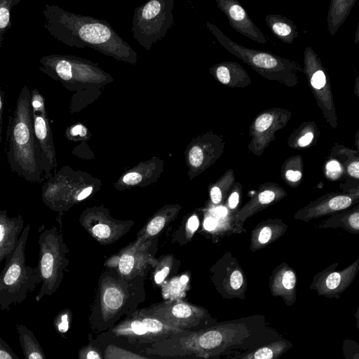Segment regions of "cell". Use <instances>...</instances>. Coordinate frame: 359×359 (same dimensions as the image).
<instances>
[{
  "label": "cell",
  "mask_w": 359,
  "mask_h": 359,
  "mask_svg": "<svg viewBox=\"0 0 359 359\" xmlns=\"http://www.w3.org/2000/svg\"><path fill=\"white\" fill-rule=\"evenodd\" d=\"M281 338L266 325L264 315L215 323L198 330H183L170 337L140 347L147 353L212 359L233 350L245 351Z\"/></svg>",
  "instance_id": "6da1fadb"
},
{
  "label": "cell",
  "mask_w": 359,
  "mask_h": 359,
  "mask_svg": "<svg viewBox=\"0 0 359 359\" xmlns=\"http://www.w3.org/2000/svg\"><path fill=\"white\" fill-rule=\"evenodd\" d=\"M45 28L57 41L71 47L91 48L107 56L135 65L137 53L105 20L44 5Z\"/></svg>",
  "instance_id": "7a4b0ae2"
},
{
  "label": "cell",
  "mask_w": 359,
  "mask_h": 359,
  "mask_svg": "<svg viewBox=\"0 0 359 359\" xmlns=\"http://www.w3.org/2000/svg\"><path fill=\"white\" fill-rule=\"evenodd\" d=\"M5 154L9 168L19 177L32 183L44 182L34 133L31 90L27 85L22 88L8 117Z\"/></svg>",
  "instance_id": "3957f363"
},
{
  "label": "cell",
  "mask_w": 359,
  "mask_h": 359,
  "mask_svg": "<svg viewBox=\"0 0 359 359\" xmlns=\"http://www.w3.org/2000/svg\"><path fill=\"white\" fill-rule=\"evenodd\" d=\"M207 27L220 45L241 60L262 77L293 87L299 83L302 67L296 61L270 52L246 48L225 35L216 25L207 22Z\"/></svg>",
  "instance_id": "277c9868"
},
{
  "label": "cell",
  "mask_w": 359,
  "mask_h": 359,
  "mask_svg": "<svg viewBox=\"0 0 359 359\" xmlns=\"http://www.w3.org/2000/svg\"><path fill=\"white\" fill-rule=\"evenodd\" d=\"M39 62L41 71L69 90H100L114 81L97 63L79 56L53 54L42 57Z\"/></svg>",
  "instance_id": "5b68a950"
},
{
  "label": "cell",
  "mask_w": 359,
  "mask_h": 359,
  "mask_svg": "<svg viewBox=\"0 0 359 359\" xmlns=\"http://www.w3.org/2000/svg\"><path fill=\"white\" fill-rule=\"evenodd\" d=\"M30 224L24 226L13 253L0 272V309L20 304L41 283L38 269L26 264L25 247Z\"/></svg>",
  "instance_id": "8992f818"
},
{
  "label": "cell",
  "mask_w": 359,
  "mask_h": 359,
  "mask_svg": "<svg viewBox=\"0 0 359 359\" xmlns=\"http://www.w3.org/2000/svg\"><path fill=\"white\" fill-rule=\"evenodd\" d=\"M144 299L143 290L137 285L117 281L102 283L89 316L92 330L98 334L107 331L123 316L134 313Z\"/></svg>",
  "instance_id": "52a82bcc"
},
{
  "label": "cell",
  "mask_w": 359,
  "mask_h": 359,
  "mask_svg": "<svg viewBox=\"0 0 359 359\" xmlns=\"http://www.w3.org/2000/svg\"><path fill=\"white\" fill-rule=\"evenodd\" d=\"M39 259L36 268L41 279V287L35 299L52 295L59 287L67 266V252L62 234L56 226L39 229Z\"/></svg>",
  "instance_id": "ba28073f"
},
{
  "label": "cell",
  "mask_w": 359,
  "mask_h": 359,
  "mask_svg": "<svg viewBox=\"0 0 359 359\" xmlns=\"http://www.w3.org/2000/svg\"><path fill=\"white\" fill-rule=\"evenodd\" d=\"M173 8V0H151L135 8L131 32L146 50H149L171 29Z\"/></svg>",
  "instance_id": "9c48e42d"
},
{
  "label": "cell",
  "mask_w": 359,
  "mask_h": 359,
  "mask_svg": "<svg viewBox=\"0 0 359 359\" xmlns=\"http://www.w3.org/2000/svg\"><path fill=\"white\" fill-rule=\"evenodd\" d=\"M105 332L130 344L144 346L165 339L181 330L143 314L137 309Z\"/></svg>",
  "instance_id": "30bf717a"
},
{
  "label": "cell",
  "mask_w": 359,
  "mask_h": 359,
  "mask_svg": "<svg viewBox=\"0 0 359 359\" xmlns=\"http://www.w3.org/2000/svg\"><path fill=\"white\" fill-rule=\"evenodd\" d=\"M138 311L181 331L201 330L217 322L205 308L180 299L153 304Z\"/></svg>",
  "instance_id": "8fae6325"
},
{
  "label": "cell",
  "mask_w": 359,
  "mask_h": 359,
  "mask_svg": "<svg viewBox=\"0 0 359 359\" xmlns=\"http://www.w3.org/2000/svg\"><path fill=\"white\" fill-rule=\"evenodd\" d=\"M303 74L327 123L333 129L338 127L330 78L316 52L307 46L304 52Z\"/></svg>",
  "instance_id": "7c38bea8"
},
{
  "label": "cell",
  "mask_w": 359,
  "mask_h": 359,
  "mask_svg": "<svg viewBox=\"0 0 359 359\" xmlns=\"http://www.w3.org/2000/svg\"><path fill=\"white\" fill-rule=\"evenodd\" d=\"M31 104L34 133L40 154L45 181L53 175L57 165L56 153L45 101L36 88L31 90Z\"/></svg>",
  "instance_id": "4fadbf2b"
},
{
  "label": "cell",
  "mask_w": 359,
  "mask_h": 359,
  "mask_svg": "<svg viewBox=\"0 0 359 359\" xmlns=\"http://www.w3.org/2000/svg\"><path fill=\"white\" fill-rule=\"evenodd\" d=\"M292 118V112L280 107H272L259 113L250 126V147L262 151L276 139V132L283 129Z\"/></svg>",
  "instance_id": "5bb4252c"
},
{
  "label": "cell",
  "mask_w": 359,
  "mask_h": 359,
  "mask_svg": "<svg viewBox=\"0 0 359 359\" xmlns=\"http://www.w3.org/2000/svg\"><path fill=\"white\" fill-rule=\"evenodd\" d=\"M92 338L100 349L103 359H201L189 356H162L147 353L142 351L137 346L113 337L106 332L99 333Z\"/></svg>",
  "instance_id": "9a60e30c"
},
{
  "label": "cell",
  "mask_w": 359,
  "mask_h": 359,
  "mask_svg": "<svg viewBox=\"0 0 359 359\" xmlns=\"http://www.w3.org/2000/svg\"><path fill=\"white\" fill-rule=\"evenodd\" d=\"M217 6L226 16L231 27L239 34L259 43L266 39L249 17L247 11L236 0H216Z\"/></svg>",
  "instance_id": "2e32d148"
},
{
  "label": "cell",
  "mask_w": 359,
  "mask_h": 359,
  "mask_svg": "<svg viewBox=\"0 0 359 359\" xmlns=\"http://www.w3.org/2000/svg\"><path fill=\"white\" fill-rule=\"evenodd\" d=\"M23 229L21 215L11 217L6 210H0V266L13 253Z\"/></svg>",
  "instance_id": "e0dca14e"
},
{
  "label": "cell",
  "mask_w": 359,
  "mask_h": 359,
  "mask_svg": "<svg viewBox=\"0 0 359 359\" xmlns=\"http://www.w3.org/2000/svg\"><path fill=\"white\" fill-rule=\"evenodd\" d=\"M222 136L209 131L193 139L188 148L187 157L190 165L198 168L206 157L212 156L223 147Z\"/></svg>",
  "instance_id": "ac0fdd59"
},
{
  "label": "cell",
  "mask_w": 359,
  "mask_h": 359,
  "mask_svg": "<svg viewBox=\"0 0 359 359\" xmlns=\"http://www.w3.org/2000/svg\"><path fill=\"white\" fill-rule=\"evenodd\" d=\"M210 74L222 85L230 88H245L252 83L247 71L238 62L224 61L212 66Z\"/></svg>",
  "instance_id": "d6986e66"
},
{
  "label": "cell",
  "mask_w": 359,
  "mask_h": 359,
  "mask_svg": "<svg viewBox=\"0 0 359 359\" xmlns=\"http://www.w3.org/2000/svg\"><path fill=\"white\" fill-rule=\"evenodd\" d=\"M292 346V344L284 338L268 342L259 347L242 352L230 359H279Z\"/></svg>",
  "instance_id": "ffe728a7"
},
{
  "label": "cell",
  "mask_w": 359,
  "mask_h": 359,
  "mask_svg": "<svg viewBox=\"0 0 359 359\" xmlns=\"http://www.w3.org/2000/svg\"><path fill=\"white\" fill-rule=\"evenodd\" d=\"M264 20L269 29L281 41L292 44L298 36L297 27L285 16L270 14L265 16Z\"/></svg>",
  "instance_id": "44dd1931"
},
{
  "label": "cell",
  "mask_w": 359,
  "mask_h": 359,
  "mask_svg": "<svg viewBox=\"0 0 359 359\" xmlns=\"http://www.w3.org/2000/svg\"><path fill=\"white\" fill-rule=\"evenodd\" d=\"M357 0H332L327 14V27L331 36L336 34L348 16Z\"/></svg>",
  "instance_id": "7402d4cb"
},
{
  "label": "cell",
  "mask_w": 359,
  "mask_h": 359,
  "mask_svg": "<svg viewBox=\"0 0 359 359\" xmlns=\"http://www.w3.org/2000/svg\"><path fill=\"white\" fill-rule=\"evenodd\" d=\"M20 344L25 359H46L43 348L34 333L26 326L15 325Z\"/></svg>",
  "instance_id": "603a6c76"
},
{
  "label": "cell",
  "mask_w": 359,
  "mask_h": 359,
  "mask_svg": "<svg viewBox=\"0 0 359 359\" xmlns=\"http://www.w3.org/2000/svg\"><path fill=\"white\" fill-rule=\"evenodd\" d=\"M319 130L314 121L302 123L294 128L290 136V141L298 147H306L313 142L316 136L319 135Z\"/></svg>",
  "instance_id": "cb8c5ba5"
},
{
  "label": "cell",
  "mask_w": 359,
  "mask_h": 359,
  "mask_svg": "<svg viewBox=\"0 0 359 359\" xmlns=\"http://www.w3.org/2000/svg\"><path fill=\"white\" fill-rule=\"evenodd\" d=\"M20 0H0V47L4 40V36L11 25V9Z\"/></svg>",
  "instance_id": "d4e9b609"
},
{
  "label": "cell",
  "mask_w": 359,
  "mask_h": 359,
  "mask_svg": "<svg viewBox=\"0 0 359 359\" xmlns=\"http://www.w3.org/2000/svg\"><path fill=\"white\" fill-rule=\"evenodd\" d=\"M78 359H103L102 352L93 340L91 334L88 337V343L79 350Z\"/></svg>",
  "instance_id": "484cf974"
},
{
  "label": "cell",
  "mask_w": 359,
  "mask_h": 359,
  "mask_svg": "<svg viewBox=\"0 0 359 359\" xmlns=\"http://www.w3.org/2000/svg\"><path fill=\"white\" fill-rule=\"evenodd\" d=\"M65 135L69 140H81L90 136L88 128L81 123L71 126L66 130Z\"/></svg>",
  "instance_id": "4316f807"
},
{
  "label": "cell",
  "mask_w": 359,
  "mask_h": 359,
  "mask_svg": "<svg viewBox=\"0 0 359 359\" xmlns=\"http://www.w3.org/2000/svg\"><path fill=\"white\" fill-rule=\"evenodd\" d=\"M135 259L130 255H123L118 262V269L121 274L128 275L133 270Z\"/></svg>",
  "instance_id": "83f0119b"
},
{
  "label": "cell",
  "mask_w": 359,
  "mask_h": 359,
  "mask_svg": "<svg viewBox=\"0 0 359 359\" xmlns=\"http://www.w3.org/2000/svg\"><path fill=\"white\" fill-rule=\"evenodd\" d=\"M351 198L345 196H339L332 198L329 202V207L333 210L345 209L351 204Z\"/></svg>",
  "instance_id": "f1b7e54d"
},
{
  "label": "cell",
  "mask_w": 359,
  "mask_h": 359,
  "mask_svg": "<svg viewBox=\"0 0 359 359\" xmlns=\"http://www.w3.org/2000/svg\"><path fill=\"white\" fill-rule=\"evenodd\" d=\"M296 285V276L292 271H285L281 279V285L283 291L291 292L294 290Z\"/></svg>",
  "instance_id": "f546056e"
},
{
  "label": "cell",
  "mask_w": 359,
  "mask_h": 359,
  "mask_svg": "<svg viewBox=\"0 0 359 359\" xmlns=\"http://www.w3.org/2000/svg\"><path fill=\"white\" fill-rule=\"evenodd\" d=\"M165 219L163 217L158 216L154 217L148 224L147 231L150 236L158 233L164 226Z\"/></svg>",
  "instance_id": "4dcf8cb0"
},
{
  "label": "cell",
  "mask_w": 359,
  "mask_h": 359,
  "mask_svg": "<svg viewBox=\"0 0 359 359\" xmlns=\"http://www.w3.org/2000/svg\"><path fill=\"white\" fill-rule=\"evenodd\" d=\"M341 276L340 273L334 272L330 273L326 278L325 284L326 288L330 291L336 290L340 285Z\"/></svg>",
  "instance_id": "1f68e13d"
},
{
  "label": "cell",
  "mask_w": 359,
  "mask_h": 359,
  "mask_svg": "<svg viewBox=\"0 0 359 359\" xmlns=\"http://www.w3.org/2000/svg\"><path fill=\"white\" fill-rule=\"evenodd\" d=\"M0 359H20L8 344L0 338Z\"/></svg>",
  "instance_id": "d6a6232c"
},
{
  "label": "cell",
  "mask_w": 359,
  "mask_h": 359,
  "mask_svg": "<svg viewBox=\"0 0 359 359\" xmlns=\"http://www.w3.org/2000/svg\"><path fill=\"white\" fill-rule=\"evenodd\" d=\"M92 231L95 236L100 238H107L110 236L111 230L108 225L104 224H98L95 225Z\"/></svg>",
  "instance_id": "836d02e7"
},
{
  "label": "cell",
  "mask_w": 359,
  "mask_h": 359,
  "mask_svg": "<svg viewBox=\"0 0 359 359\" xmlns=\"http://www.w3.org/2000/svg\"><path fill=\"white\" fill-rule=\"evenodd\" d=\"M243 278L242 273L239 271H234L229 280V283L233 290H238L243 285Z\"/></svg>",
  "instance_id": "e575fe53"
},
{
  "label": "cell",
  "mask_w": 359,
  "mask_h": 359,
  "mask_svg": "<svg viewBox=\"0 0 359 359\" xmlns=\"http://www.w3.org/2000/svg\"><path fill=\"white\" fill-rule=\"evenodd\" d=\"M123 180L126 184L134 185L141 182L142 175L138 172H131L126 174Z\"/></svg>",
  "instance_id": "d590c367"
},
{
  "label": "cell",
  "mask_w": 359,
  "mask_h": 359,
  "mask_svg": "<svg viewBox=\"0 0 359 359\" xmlns=\"http://www.w3.org/2000/svg\"><path fill=\"white\" fill-rule=\"evenodd\" d=\"M275 198V194L271 190H265L259 194V201L262 204H267L273 201Z\"/></svg>",
  "instance_id": "8d00e7d4"
},
{
  "label": "cell",
  "mask_w": 359,
  "mask_h": 359,
  "mask_svg": "<svg viewBox=\"0 0 359 359\" xmlns=\"http://www.w3.org/2000/svg\"><path fill=\"white\" fill-rule=\"evenodd\" d=\"M271 236V230L269 227H264L260 231L259 235V241L260 243L264 244L267 243Z\"/></svg>",
  "instance_id": "74e56055"
},
{
  "label": "cell",
  "mask_w": 359,
  "mask_h": 359,
  "mask_svg": "<svg viewBox=\"0 0 359 359\" xmlns=\"http://www.w3.org/2000/svg\"><path fill=\"white\" fill-rule=\"evenodd\" d=\"M210 197L212 203L218 204L222 200V192L219 187H214L210 191Z\"/></svg>",
  "instance_id": "f35d334b"
},
{
  "label": "cell",
  "mask_w": 359,
  "mask_h": 359,
  "mask_svg": "<svg viewBox=\"0 0 359 359\" xmlns=\"http://www.w3.org/2000/svg\"><path fill=\"white\" fill-rule=\"evenodd\" d=\"M169 271V268L168 266H165L160 271L157 272L154 276L156 283L161 284L168 276Z\"/></svg>",
  "instance_id": "ab89813d"
},
{
  "label": "cell",
  "mask_w": 359,
  "mask_h": 359,
  "mask_svg": "<svg viewBox=\"0 0 359 359\" xmlns=\"http://www.w3.org/2000/svg\"><path fill=\"white\" fill-rule=\"evenodd\" d=\"M285 176L287 179L291 182H297L302 178V172L299 170H288Z\"/></svg>",
  "instance_id": "60d3db41"
},
{
  "label": "cell",
  "mask_w": 359,
  "mask_h": 359,
  "mask_svg": "<svg viewBox=\"0 0 359 359\" xmlns=\"http://www.w3.org/2000/svg\"><path fill=\"white\" fill-rule=\"evenodd\" d=\"M4 92L0 86V144L2 141V126L4 113Z\"/></svg>",
  "instance_id": "b9f144b4"
},
{
  "label": "cell",
  "mask_w": 359,
  "mask_h": 359,
  "mask_svg": "<svg viewBox=\"0 0 359 359\" xmlns=\"http://www.w3.org/2000/svg\"><path fill=\"white\" fill-rule=\"evenodd\" d=\"M348 173L355 177H359V162L358 161H353L351 163L348 168Z\"/></svg>",
  "instance_id": "7bdbcfd3"
},
{
  "label": "cell",
  "mask_w": 359,
  "mask_h": 359,
  "mask_svg": "<svg viewBox=\"0 0 359 359\" xmlns=\"http://www.w3.org/2000/svg\"><path fill=\"white\" fill-rule=\"evenodd\" d=\"M198 224L199 222L197 217L193 215L188 220L187 227L191 231L194 232L198 229Z\"/></svg>",
  "instance_id": "ee69618b"
},
{
  "label": "cell",
  "mask_w": 359,
  "mask_h": 359,
  "mask_svg": "<svg viewBox=\"0 0 359 359\" xmlns=\"http://www.w3.org/2000/svg\"><path fill=\"white\" fill-rule=\"evenodd\" d=\"M217 222L215 218L207 217L205 219L203 226L204 228L208 231H212L217 226Z\"/></svg>",
  "instance_id": "f6af8a7d"
},
{
  "label": "cell",
  "mask_w": 359,
  "mask_h": 359,
  "mask_svg": "<svg viewBox=\"0 0 359 359\" xmlns=\"http://www.w3.org/2000/svg\"><path fill=\"white\" fill-rule=\"evenodd\" d=\"M326 168L329 172L337 173L340 171V165L336 161H331L327 163Z\"/></svg>",
  "instance_id": "bcb514c9"
},
{
  "label": "cell",
  "mask_w": 359,
  "mask_h": 359,
  "mask_svg": "<svg viewBox=\"0 0 359 359\" xmlns=\"http://www.w3.org/2000/svg\"><path fill=\"white\" fill-rule=\"evenodd\" d=\"M238 194L237 192H233L229 198V205L231 208H234L237 206L238 203Z\"/></svg>",
  "instance_id": "7dc6e473"
},
{
  "label": "cell",
  "mask_w": 359,
  "mask_h": 359,
  "mask_svg": "<svg viewBox=\"0 0 359 359\" xmlns=\"http://www.w3.org/2000/svg\"><path fill=\"white\" fill-rule=\"evenodd\" d=\"M349 222L352 227H353L355 229H359V214L358 212H355V214L352 215L351 217L349 218Z\"/></svg>",
  "instance_id": "c3c4849f"
},
{
  "label": "cell",
  "mask_w": 359,
  "mask_h": 359,
  "mask_svg": "<svg viewBox=\"0 0 359 359\" xmlns=\"http://www.w3.org/2000/svg\"><path fill=\"white\" fill-rule=\"evenodd\" d=\"M93 188L91 187H87L82 190L77 196V201H81L88 197L90 194Z\"/></svg>",
  "instance_id": "681fc988"
},
{
  "label": "cell",
  "mask_w": 359,
  "mask_h": 359,
  "mask_svg": "<svg viewBox=\"0 0 359 359\" xmlns=\"http://www.w3.org/2000/svg\"><path fill=\"white\" fill-rule=\"evenodd\" d=\"M215 212L219 217H224L227 214V210L224 207H218L215 209Z\"/></svg>",
  "instance_id": "f907efd6"
},
{
  "label": "cell",
  "mask_w": 359,
  "mask_h": 359,
  "mask_svg": "<svg viewBox=\"0 0 359 359\" xmlns=\"http://www.w3.org/2000/svg\"><path fill=\"white\" fill-rule=\"evenodd\" d=\"M358 77L357 76L355 81V93L358 97Z\"/></svg>",
  "instance_id": "816d5d0a"
},
{
  "label": "cell",
  "mask_w": 359,
  "mask_h": 359,
  "mask_svg": "<svg viewBox=\"0 0 359 359\" xmlns=\"http://www.w3.org/2000/svg\"><path fill=\"white\" fill-rule=\"evenodd\" d=\"M180 280L181 281V283L186 284L189 280V278L187 276H181Z\"/></svg>",
  "instance_id": "f5cc1de1"
},
{
  "label": "cell",
  "mask_w": 359,
  "mask_h": 359,
  "mask_svg": "<svg viewBox=\"0 0 359 359\" xmlns=\"http://www.w3.org/2000/svg\"><path fill=\"white\" fill-rule=\"evenodd\" d=\"M358 30H359V29H358H358H357V30H356V34H355V36H356V37H355V43H356L357 44H358Z\"/></svg>",
  "instance_id": "db71d44e"
}]
</instances>
